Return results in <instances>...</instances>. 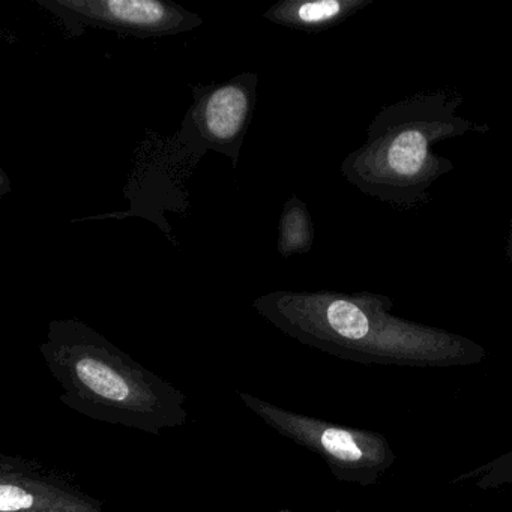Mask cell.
I'll return each instance as SVG.
<instances>
[{
  "instance_id": "6da1fadb",
  "label": "cell",
  "mask_w": 512,
  "mask_h": 512,
  "mask_svg": "<svg viewBox=\"0 0 512 512\" xmlns=\"http://www.w3.org/2000/svg\"><path fill=\"white\" fill-rule=\"evenodd\" d=\"M253 308L287 337L344 361L385 367H472L487 352L475 341L392 313L373 293L277 290Z\"/></svg>"
},
{
  "instance_id": "7a4b0ae2",
  "label": "cell",
  "mask_w": 512,
  "mask_h": 512,
  "mask_svg": "<svg viewBox=\"0 0 512 512\" xmlns=\"http://www.w3.org/2000/svg\"><path fill=\"white\" fill-rule=\"evenodd\" d=\"M40 352L62 403L86 418L154 436L187 422L184 392L88 323L52 320Z\"/></svg>"
},
{
  "instance_id": "3957f363",
  "label": "cell",
  "mask_w": 512,
  "mask_h": 512,
  "mask_svg": "<svg viewBox=\"0 0 512 512\" xmlns=\"http://www.w3.org/2000/svg\"><path fill=\"white\" fill-rule=\"evenodd\" d=\"M460 103V97L437 92L385 107L368 127L367 142L341 164L344 178L391 205L425 202L431 185L452 170L434 145L473 130L457 113Z\"/></svg>"
},
{
  "instance_id": "277c9868",
  "label": "cell",
  "mask_w": 512,
  "mask_h": 512,
  "mask_svg": "<svg viewBox=\"0 0 512 512\" xmlns=\"http://www.w3.org/2000/svg\"><path fill=\"white\" fill-rule=\"evenodd\" d=\"M238 395L272 430L319 455L338 481L373 487L394 466V449L382 433L292 412L247 392Z\"/></svg>"
},
{
  "instance_id": "5b68a950",
  "label": "cell",
  "mask_w": 512,
  "mask_h": 512,
  "mask_svg": "<svg viewBox=\"0 0 512 512\" xmlns=\"http://www.w3.org/2000/svg\"><path fill=\"white\" fill-rule=\"evenodd\" d=\"M64 25L70 38L106 29L136 38L173 37L203 25L193 11L170 0H37Z\"/></svg>"
},
{
  "instance_id": "8992f818",
  "label": "cell",
  "mask_w": 512,
  "mask_h": 512,
  "mask_svg": "<svg viewBox=\"0 0 512 512\" xmlns=\"http://www.w3.org/2000/svg\"><path fill=\"white\" fill-rule=\"evenodd\" d=\"M256 73H242L220 85L191 86L193 104L182 137L194 146L220 152L238 169L241 149L257 103Z\"/></svg>"
},
{
  "instance_id": "52a82bcc",
  "label": "cell",
  "mask_w": 512,
  "mask_h": 512,
  "mask_svg": "<svg viewBox=\"0 0 512 512\" xmlns=\"http://www.w3.org/2000/svg\"><path fill=\"white\" fill-rule=\"evenodd\" d=\"M0 512H103V506L64 476L34 461L2 455Z\"/></svg>"
},
{
  "instance_id": "ba28073f",
  "label": "cell",
  "mask_w": 512,
  "mask_h": 512,
  "mask_svg": "<svg viewBox=\"0 0 512 512\" xmlns=\"http://www.w3.org/2000/svg\"><path fill=\"white\" fill-rule=\"evenodd\" d=\"M365 0H281L263 17L272 25L295 31L320 32L343 22L364 7Z\"/></svg>"
},
{
  "instance_id": "9c48e42d",
  "label": "cell",
  "mask_w": 512,
  "mask_h": 512,
  "mask_svg": "<svg viewBox=\"0 0 512 512\" xmlns=\"http://www.w3.org/2000/svg\"><path fill=\"white\" fill-rule=\"evenodd\" d=\"M314 227L307 205L293 196L284 203L278 223V254L284 259L305 254L313 248Z\"/></svg>"
},
{
  "instance_id": "30bf717a",
  "label": "cell",
  "mask_w": 512,
  "mask_h": 512,
  "mask_svg": "<svg viewBox=\"0 0 512 512\" xmlns=\"http://www.w3.org/2000/svg\"><path fill=\"white\" fill-rule=\"evenodd\" d=\"M475 481L479 490H494L512 484V451L499 455L488 463L481 464L470 472L461 473L454 479L457 482Z\"/></svg>"
},
{
  "instance_id": "8fae6325",
  "label": "cell",
  "mask_w": 512,
  "mask_h": 512,
  "mask_svg": "<svg viewBox=\"0 0 512 512\" xmlns=\"http://www.w3.org/2000/svg\"><path fill=\"white\" fill-rule=\"evenodd\" d=\"M508 256H509V259H511V265H512V221H511V233H509Z\"/></svg>"
},
{
  "instance_id": "7c38bea8",
  "label": "cell",
  "mask_w": 512,
  "mask_h": 512,
  "mask_svg": "<svg viewBox=\"0 0 512 512\" xmlns=\"http://www.w3.org/2000/svg\"><path fill=\"white\" fill-rule=\"evenodd\" d=\"M283 512H290V511H283Z\"/></svg>"
},
{
  "instance_id": "4fadbf2b",
  "label": "cell",
  "mask_w": 512,
  "mask_h": 512,
  "mask_svg": "<svg viewBox=\"0 0 512 512\" xmlns=\"http://www.w3.org/2000/svg\"><path fill=\"white\" fill-rule=\"evenodd\" d=\"M337 512H343V511H337Z\"/></svg>"
}]
</instances>
